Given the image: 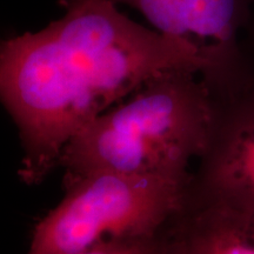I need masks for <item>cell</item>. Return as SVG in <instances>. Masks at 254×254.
<instances>
[{"instance_id":"1","label":"cell","mask_w":254,"mask_h":254,"mask_svg":"<svg viewBox=\"0 0 254 254\" xmlns=\"http://www.w3.org/2000/svg\"><path fill=\"white\" fill-rule=\"evenodd\" d=\"M43 30L0 39V103L17 125L23 182L38 184L67 142L151 78L177 68L202 75L185 44L122 13L114 0H60Z\"/></svg>"},{"instance_id":"2","label":"cell","mask_w":254,"mask_h":254,"mask_svg":"<svg viewBox=\"0 0 254 254\" xmlns=\"http://www.w3.org/2000/svg\"><path fill=\"white\" fill-rule=\"evenodd\" d=\"M215 95L199 72L155 75L82 128L64 147L65 178L117 172L189 179L207 150Z\"/></svg>"},{"instance_id":"3","label":"cell","mask_w":254,"mask_h":254,"mask_svg":"<svg viewBox=\"0 0 254 254\" xmlns=\"http://www.w3.org/2000/svg\"><path fill=\"white\" fill-rule=\"evenodd\" d=\"M190 179L117 172L65 178L66 194L34 226L27 254H69L158 236L183 209Z\"/></svg>"},{"instance_id":"4","label":"cell","mask_w":254,"mask_h":254,"mask_svg":"<svg viewBox=\"0 0 254 254\" xmlns=\"http://www.w3.org/2000/svg\"><path fill=\"white\" fill-rule=\"evenodd\" d=\"M131 6L155 31L185 44L204 64L202 79L215 95L238 90L254 68L240 32L249 24L252 0H114Z\"/></svg>"},{"instance_id":"5","label":"cell","mask_w":254,"mask_h":254,"mask_svg":"<svg viewBox=\"0 0 254 254\" xmlns=\"http://www.w3.org/2000/svg\"><path fill=\"white\" fill-rule=\"evenodd\" d=\"M198 161L190 198L254 212V74L238 90L215 97L211 140Z\"/></svg>"},{"instance_id":"6","label":"cell","mask_w":254,"mask_h":254,"mask_svg":"<svg viewBox=\"0 0 254 254\" xmlns=\"http://www.w3.org/2000/svg\"><path fill=\"white\" fill-rule=\"evenodd\" d=\"M166 233L171 254H254L250 212L190 195Z\"/></svg>"},{"instance_id":"7","label":"cell","mask_w":254,"mask_h":254,"mask_svg":"<svg viewBox=\"0 0 254 254\" xmlns=\"http://www.w3.org/2000/svg\"><path fill=\"white\" fill-rule=\"evenodd\" d=\"M69 254H171L166 228L155 237L145 239L113 241Z\"/></svg>"},{"instance_id":"8","label":"cell","mask_w":254,"mask_h":254,"mask_svg":"<svg viewBox=\"0 0 254 254\" xmlns=\"http://www.w3.org/2000/svg\"><path fill=\"white\" fill-rule=\"evenodd\" d=\"M253 2H254V0H253ZM251 18H253V24H252V30H253V37H254V12H253V14L251 13V15H250V19Z\"/></svg>"},{"instance_id":"9","label":"cell","mask_w":254,"mask_h":254,"mask_svg":"<svg viewBox=\"0 0 254 254\" xmlns=\"http://www.w3.org/2000/svg\"><path fill=\"white\" fill-rule=\"evenodd\" d=\"M251 214H252V217H253V220H254V212H251Z\"/></svg>"}]
</instances>
